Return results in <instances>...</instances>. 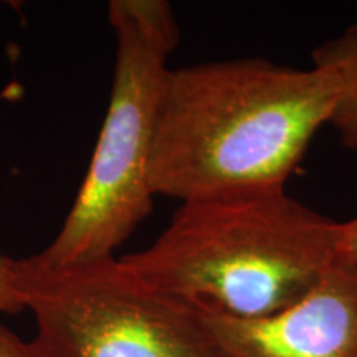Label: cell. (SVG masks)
Returning a JSON list of instances; mask_svg holds the SVG:
<instances>
[{"label": "cell", "instance_id": "cell-8", "mask_svg": "<svg viewBox=\"0 0 357 357\" xmlns=\"http://www.w3.org/2000/svg\"><path fill=\"white\" fill-rule=\"evenodd\" d=\"M0 357H38L32 342L24 341L0 323Z\"/></svg>", "mask_w": 357, "mask_h": 357}, {"label": "cell", "instance_id": "cell-2", "mask_svg": "<svg viewBox=\"0 0 357 357\" xmlns=\"http://www.w3.org/2000/svg\"><path fill=\"white\" fill-rule=\"evenodd\" d=\"M342 252L344 222L278 187L182 202L149 247L123 258L200 310L258 319L305 296Z\"/></svg>", "mask_w": 357, "mask_h": 357}, {"label": "cell", "instance_id": "cell-6", "mask_svg": "<svg viewBox=\"0 0 357 357\" xmlns=\"http://www.w3.org/2000/svg\"><path fill=\"white\" fill-rule=\"evenodd\" d=\"M312 66L328 71L337 88L329 124L341 141L357 147V22L312 52Z\"/></svg>", "mask_w": 357, "mask_h": 357}, {"label": "cell", "instance_id": "cell-1", "mask_svg": "<svg viewBox=\"0 0 357 357\" xmlns=\"http://www.w3.org/2000/svg\"><path fill=\"white\" fill-rule=\"evenodd\" d=\"M328 71L231 58L169 70L151 154L154 195L181 202L284 187L329 124Z\"/></svg>", "mask_w": 357, "mask_h": 357}, {"label": "cell", "instance_id": "cell-3", "mask_svg": "<svg viewBox=\"0 0 357 357\" xmlns=\"http://www.w3.org/2000/svg\"><path fill=\"white\" fill-rule=\"evenodd\" d=\"M116 40L108 111L63 227L33 258L48 266L116 255L153 211L151 154L167 58L181 38L172 6L164 0H111Z\"/></svg>", "mask_w": 357, "mask_h": 357}, {"label": "cell", "instance_id": "cell-4", "mask_svg": "<svg viewBox=\"0 0 357 357\" xmlns=\"http://www.w3.org/2000/svg\"><path fill=\"white\" fill-rule=\"evenodd\" d=\"M38 357H230L200 307L164 291L123 257L48 266L10 258Z\"/></svg>", "mask_w": 357, "mask_h": 357}, {"label": "cell", "instance_id": "cell-7", "mask_svg": "<svg viewBox=\"0 0 357 357\" xmlns=\"http://www.w3.org/2000/svg\"><path fill=\"white\" fill-rule=\"evenodd\" d=\"M24 311L19 289L15 288L10 268V258L0 253V312L17 314Z\"/></svg>", "mask_w": 357, "mask_h": 357}, {"label": "cell", "instance_id": "cell-9", "mask_svg": "<svg viewBox=\"0 0 357 357\" xmlns=\"http://www.w3.org/2000/svg\"><path fill=\"white\" fill-rule=\"evenodd\" d=\"M344 252L357 261V217L344 222Z\"/></svg>", "mask_w": 357, "mask_h": 357}, {"label": "cell", "instance_id": "cell-5", "mask_svg": "<svg viewBox=\"0 0 357 357\" xmlns=\"http://www.w3.org/2000/svg\"><path fill=\"white\" fill-rule=\"evenodd\" d=\"M200 311L230 357H357V261L342 252L305 296L265 318Z\"/></svg>", "mask_w": 357, "mask_h": 357}]
</instances>
